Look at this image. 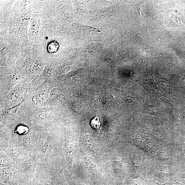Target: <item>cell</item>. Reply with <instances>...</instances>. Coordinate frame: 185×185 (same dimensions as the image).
<instances>
[{
	"instance_id": "6da1fadb",
	"label": "cell",
	"mask_w": 185,
	"mask_h": 185,
	"mask_svg": "<svg viewBox=\"0 0 185 185\" xmlns=\"http://www.w3.org/2000/svg\"><path fill=\"white\" fill-rule=\"evenodd\" d=\"M91 126L95 130L98 131L99 130L101 126V120L97 115L95 116L91 120Z\"/></svg>"
},
{
	"instance_id": "7a4b0ae2",
	"label": "cell",
	"mask_w": 185,
	"mask_h": 185,
	"mask_svg": "<svg viewBox=\"0 0 185 185\" xmlns=\"http://www.w3.org/2000/svg\"><path fill=\"white\" fill-rule=\"evenodd\" d=\"M85 162L89 169L92 170H95L97 166L94 160L92 158L88 156L85 158Z\"/></svg>"
},
{
	"instance_id": "3957f363",
	"label": "cell",
	"mask_w": 185,
	"mask_h": 185,
	"mask_svg": "<svg viewBox=\"0 0 185 185\" xmlns=\"http://www.w3.org/2000/svg\"><path fill=\"white\" fill-rule=\"evenodd\" d=\"M59 48V45L57 42L53 41L48 44V50L49 52L53 53L56 52Z\"/></svg>"
},
{
	"instance_id": "277c9868",
	"label": "cell",
	"mask_w": 185,
	"mask_h": 185,
	"mask_svg": "<svg viewBox=\"0 0 185 185\" xmlns=\"http://www.w3.org/2000/svg\"><path fill=\"white\" fill-rule=\"evenodd\" d=\"M55 180L53 178H50L47 180L44 185H54Z\"/></svg>"
}]
</instances>
